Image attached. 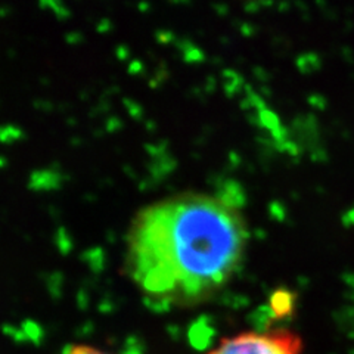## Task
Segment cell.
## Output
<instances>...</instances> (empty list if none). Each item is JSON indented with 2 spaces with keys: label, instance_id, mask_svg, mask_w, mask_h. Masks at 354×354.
Here are the masks:
<instances>
[{
  "label": "cell",
  "instance_id": "obj_1",
  "mask_svg": "<svg viewBox=\"0 0 354 354\" xmlns=\"http://www.w3.org/2000/svg\"><path fill=\"white\" fill-rule=\"evenodd\" d=\"M242 213L229 201L186 192L146 205L133 220L126 266L152 299L192 304L220 291L246 248Z\"/></svg>",
  "mask_w": 354,
  "mask_h": 354
},
{
  "label": "cell",
  "instance_id": "obj_2",
  "mask_svg": "<svg viewBox=\"0 0 354 354\" xmlns=\"http://www.w3.org/2000/svg\"><path fill=\"white\" fill-rule=\"evenodd\" d=\"M302 341L288 329L248 331L224 338L208 354H301Z\"/></svg>",
  "mask_w": 354,
  "mask_h": 354
},
{
  "label": "cell",
  "instance_id": "obj_3",
  "mask_svg": "<svg viewBox=\"0 0 354 354\" xmlns=\"http://www.w3.org/2000/svg\"><path fill=\"white\" fill-rule=\"evenodd\" d=\"M65 354H110V353H105L102 350H97L89 345H74Z\"/></svg>",
  "mask_w": 354,
  "mask_h": 354
}]
</instances>
